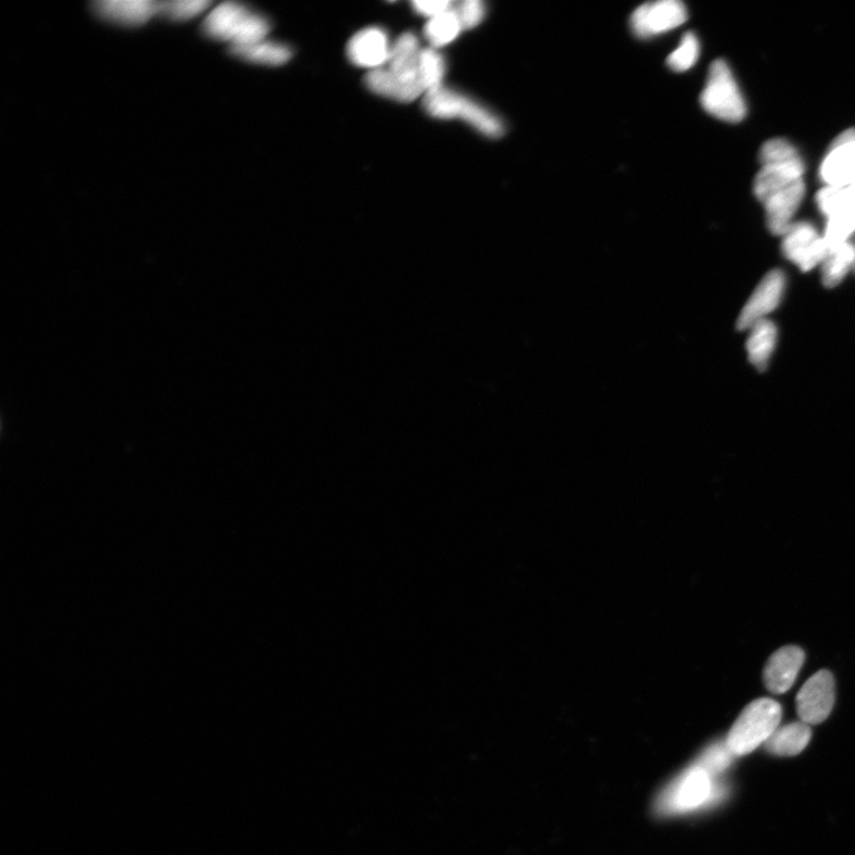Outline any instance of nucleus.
I'll use <instances>...</instances> for the list:
<instances>
[{"mask_svg":"<svg viewBox=\"0 0 855 855\" xmlns=\"http://www.w3.org/2000/svg\"><path fill=\"white\" fill-rule=\"evenodd\" d=\"M784 286L786 276L781 270H773L766 275L744 309L741 310L737 329L739 331L751 330L752 326L764 320L781 304Z\"/></svg>","mask_w":855,"mask_h":855,"instance_id":"nucleus-10","label":"nucleus"},{"mask_svg":"<svg viewBox=\"0 0 855 855\" xmlns=\"http://www.w3.org/2000/svg\"><path fill=\"white\" fill-rule=\"evenodd\" d=\"M427 115L437 119H461L486 137L498 138L505 133L501 120L494 112L474 102L473 99L449 90L445 86L427 92L423 99Z\"/></svg>","mask_w":855,"mask_h":855,"instance_id":"nucleus-3","label":"nucleus"},{"mask_svg":"<svg viewBox=\"0 0 855 855\" xmlns=\"http://www.w3.org/2000/svg\"><path fill=\"white\" fill-rule=\"evenodd\" d=\"M209 39L230 42L231 47L253 44L267 40L271 27L266 17L234 2L214 8L203 24Z\"/></svg>","mask_w":855,"mask_h":855,"instance_id":"nucleus-1","label":"nucleus"},{"mask_svg":"<svg viewBox=\"0 0 855 855\" xmlns=\"http://www.w3.org/2000/svg\"><path fill=\"white\" fill-rule=\"evenodd\" d=\"M855 266V247L850 242L829 247L822 261V282L826 288L839 285Z\"/></svg>","mask_w":855,"mask_h":855,"instance_id":"nucleus-20","label":"nucleus"},{"mask_svg":"<svg viewBox=\"0 0 855 855\" xmlns=\"http://www.w3.org/2000/svg\"><path fill=\"white\" fill-rule=\"evenodd\" d=\"M806 192L803 179L778 181L754 193L765 207L768 228L775 235H784Z\"/></svg>","mask_w":855,"mask_h":855,"instance_id":"nucleus-6","label":"nucleus"},{"mask_svg":"<svg viewBox=\"0 0 855 855\" xmlns=\"http://www.w3.org/2000/svg\"><path fill=\"white\" fill-rule=\"evenodd\" d=\"M733 754L728 750L725 744L713 745L705 754H703L699 766L705 769L710 775L712 773H719L727 768L733 758Z\"/></svg>","mask_w":855,"mask_h":855,"instance_id":"nucleus-25","label":"nucleus"},{"mask_svg":"<svg viewBox=\"0 0 855 855\" xmlns=\"http://www.w3.org/2000/svg\"><path fill=\"white\" fill-rule=\"evenodd\" d=\"M688 14L685 4L678 0H660L637 8L631 16V29L639 39L668 33L681 27Z\"/></svg>","mask_w":855,"mask_h":855,"instance_id":"nucleus-8","label":"nucleus"},{"mask_svg":"<svg viewBox=\"0 0 855 855\" xmlns=\"http://www.w3.org/2000/svg\"><path fill=\"white\" fill-rule=\"evenodd\" d=\"M782 251L789 260L807 272L822 264L828 246L813 225L802 221L791 224L783 235Z\"/></svg>","mask_w":855,"mask_h":855,"instance_id":"nucleus-9","label":"nucleus"},{"mask_svg":"<svg viewBox=\"0 0 855 855\" xmlns=\"http://www.w3.org/2000/svg\"><path fill=\"white\" fill-rule=\"evenodd\" d=\"M825 216L829 218H848L855 220V182L844 187H826L816 196Z\"/></svg>","mask_w":855,"mask_h":855,"instance_id":"nucleus-19","label":"nucleus"},{"mask_svg":"<svg viewBox=\"0 0 855 855\" xmlns=\"http://www.w3.org/2000/svg\"><path fill=\"white\" fill-rule=\"evenodd\" d=\"M781 720L782 707L777 701H753L729 729L725 743L735 757L746 756L769 740Z\"/></svg>","mask_w":855,"mask_h":855,"instance_id":"nucleus-2","label":"nucleus"},{"mask_svg":"<svg viewBox=\"0 0 855 855\" xmlns=\"http://www.w3.org/2000/svg\"><path fill=\"white\" fill-rule=\"evenodd\" d=\"M811 739V726L800 720L778 727L764 746L766 751L775 754V756L792 757L797 756L806 749Z\"/></svg>","mask_w":855,"mask_h":855,"instance_id":"nucleus-16","label":"nucleus"},{"mask_svg":"<svg viewBox=\"0 0 855 855\" xmlns=\"http://www.w3.org/2000/svg\"><path fill=\"white\" fill-rule=\"evenodd\" d=\"M701 105L711 116L728 123H739L746 116V104L731 69L724 60L713 62Z\"/></svg>","mask_w":855,"mask_h":855,"instance_id":"nucleus-4","label":"nucleus"},{"mask_svg":"<svg viewBox=\"0 0 855 855\" xmlns=\"http://www.w3.org/2000/svg\"><path fill=\"white\" fill-rule=\"evenodd\" d=\"M446 71V61L435 48H426L421 50L419 74L424 93L432 92L437 90V88L444 87L443 82Z\"/></svg>","mask_w":855,"mask_h":855,"instance_id":"nucleus-22","label":"nucleus"},{"mask_svg":"<svg viewBox=\"0 0 855 855\" xmlns=\"http://www.w3.org/2000/svg\"><path fill=\"white\" fill-rule=\"evenodd\" d=\"M777 341L776 326L769 320H761L752 326L746 349L750 361L761 372L768 368Z\"/></svg>","mask_w":855,"mask_h":855,"instance_id":"nucleus-17","label":"nucleus"},{"mask_svg":"<svg viewBox=\"0 0 855 855\" xmlns=\"http://www.w3.org/2000/svg\"><path fill=\"white\" fill-rule=\"evenodd\" d=\"M463 29H473L480 25L486 14V8L481 0H463L457 8Z\"/></svg>","mask_w":855,"mask_h":855,"instance_id":"nucleus-26","label":"nucleus"},{"mask_svg":"<svg viewBox=\"0 0 855 855\" xmlns=\"http://www.w3.org/2000/svg\"><path fill=\"white\" fill-rule=\"evenodd\" d=\"M411 5L419 15L430 20L443 15L444 12L456 7L450 0H417Z\"/></svg>","mask_w":855,"mask_h":855,"instance_id":"nucleus-27","label":"nucleus"},{"mask_svg":"<svg viewBox=\"0 0 855 855\" xmlns=\"http://www.w3.org/2000/svg\"><path fill=\"white\" fill-rule=\"evenodd\" d=\"M231 53L253 64L282 66L292 59V49L279 42L263 40L253 44L231 47Z\"/></svg>","mask_w":855,"mask_h":855,"instance_id":"nucleus-18","label":"nucleus"},{"mask_svg":"<svg viewBox=\"0 0 855 855\" xmlns=\"http://www.w3.org/2000/svg\"><path fill=\"white\" fill-rule=\"evenodd\" d=\"M392 48L387 34L381 28H367L356 34L347 44V56L352 64L379 69L387 65Z\"/></svg>","mask_w":855,"mask_h":855,"instance_id":"nucleus-12","label":"nucleus"},{"mask_svg":"<svg viewBox=\"0 0 855 855\" xmlns=\"http://www.w3.org/2000/svg\"><path fill=\"white\" fill-rule=\"evenodd\" d=\"M828 187H844L855 182V129L837 137L820 168Z\"/></svg>","mask_w":855,"mask_h":855,"instance_id":"nucleus-11","label":"nucleus"},{"mask_svg":"<svg viewBox=\"0 0 855 855\" xmlns=\"http://www.w3.org/2000/svg\"><path fill=\"white\" fill-rule=\"evenodd\" d=\"M212 5L207 0H170L157 3V15L173 21L192 20Z\"/></svg>","mask_w":855,"mask_h":855,"instance_id":"nucleus-23","label":"nucleus"},{"mask_svg":"<svg viewBox=\"0 0 855 855\" xmlns=\"http://www.w3.org/2000/svg\"><path fill=\"white\" fill-rule=\"evenodd\" d=\"M804 651L794 646L777 650L764 669V682L773 694H784L794 686L804 663Z\"/></svg>","mask_w":855,"mask_h":855,"instance_id":"nucleus-13","label":"nucleus"},{"mask_svg":"<svg viewBox=\"0 0 855 855\" xmlns=\"http://www.w3.org/2000/svg\"><path fill=\"white\" fill-rule=\"evenodd\" d=\"M463 30L457 7L426 23L424 36L434 48L445 47L457 39Z\"/></svg>","mask_w":855,"mask_h":855,"instance_id":"nucleus-21","label":"nucleus"},{"mask_svg":"<svg viewBox=\"0 0 855 855\" xmlns=\"http://www.w3.org/2000/svg\"><path fill=\"white\" fill-rule=\"evenodd\" d=\"M420 54L419 39L411 33L399 36L392 48L386 69L392 77L397 102L411 103L424 93L419 74Z\"/></svg>","mask_w":855,"mask_h":855,"instance_id":"nucleus-5","label":"nucleus"},{"mask_svg":"<svg viewBox=\"0 0 855 855\" xmlns=\"http://www.w3.org/2000/svg\"><path fill=\"white\" fill-rule=\"evenodd\" d=\"M835 702V682L831 672L814 674L803 685L796 698L800 720L807 725H819L831 715Z\"/></svg>","mask_w":855,"mask_h":855,"instance_id":"nucleus-7","label":"nucleus"},{"mask_svg":"<svg viewBox=\"0 0 855 855\" xmlns=\"http://www.w3.org/2000/svg\"><path fill=\"white\" fill-rule=\"evenodd\" d=\"M157 3L153 0H100L93 3V10L106 21L138 27L157 15Z\"/></svg>","mask_w":855,"mask_h":855,"instance_id":"nucleus-14","label":"nucleus"},{"mask_svg":"<svg viewBox=\"0 0 855 855\" xmlns=\"http://www.w3.org/2000/svg\"><path fill=\"white\" fill-rule=\"evenodd\" d=\"M700 56V43L693 33H687L680 46L668 58V66L678 73L686 72L697 64Z\"/></svg>","mask_w":855,"mask_h":855,"instance_id":"nucleus-24","label":"nucleus"},{"mask_svg":"<svg viewBox=\"0 0 855 855\" xmlns=\"http://www.w3.org/2000/svg\"><path fill=\"white\" fill-rule=\"evenodd\" d=\"M712 796L711 775L697 765L688 770L677 782L674 792L675 808L680 811L696 809L705 804Z\"/></svg>","mask_w":855,"mask_h":855,"instance_id":"nucleus-15","label":"nucleus"}]
</instances>
